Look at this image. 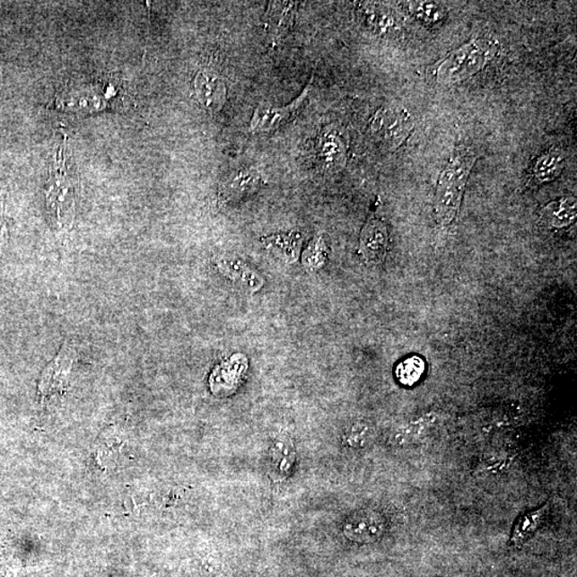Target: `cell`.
Returning a JSON list of instances; mask_svg holds the SVG:
<instances>
[{
    "mask_svg": "<svg viewBox=\"0 0 577 577\" xmlns=\"http://www.w3.org/2000/svg\"><path fill=\"white\" fill-rule=\"evenodd\" d=\"M47 209L54 226L68 232L75 217V177L68 164L66 139L56 153L46 188Z\"/></svg>",
    "mask_w": 577,
    "mask_h": 577,
    "instance_id": "1",
    "label": "cell"
},
{
    "mask_svg": "<svg viewBox=\"0 0 577 577\" xmlns=\"http://www.w3.org/2000/svg\"><path fill=\"white\" fill-rule=\"evenodd\" d=\"M498 46L495 39L474 38L465 43L435 66V80L442 86L455 85L468 80L483 69L494 58Z\"/></svg>",
    "mask_w": 577,
    "mask_h": 577,
    "instance_id": "2",
    "label": "cell"
},
{
    "mask_svg": "<svg viewBox=\"0 0 577 577\" xmlns=\"http://www.w3.org/2000/svg\"><path fill=\"white\" fill-rule=\"evenodd\" d=\"M473 153H460L441 171L435 193V214L442 226L456 220L468 179L476 162Z\"/></svg>",
    "mask_w": 577,
    "mask_h": 577,
    "instance_id": "3",
    "label": "cell"
},
{
    "mask_svg": "<svg viewBox=\"0 0 577 577\" xmlns=\"http://www.w3.org/2000/svg\"><path fill=\"white\" fill-rule=\"evenodd\" d=\"M76 357L77 353L74 345L70 344L69 341H65L57 356L48 363L42 372L40 380H39L38 390L42 401L65 394L70 383Z\"/></svg>",
    "mask_w": 577,
    "mask_h": 577,
    "instance_id": "4",
    "label": "cell"
},
{
    "mask_svg": "<svg viewBox=\"0 0 577 577\" xmlns=\"http://www.w3.org/2000/svg\"><path fill=\"white\" fill-rule=\"evenodd\" d=\"M412 128V118L406 109H380L370 121L373 136L390 149L400 147Z\"/></svg>",
    "mask_w": 577,
    "mask_h": 577,
    "instance_id": "5",
    "label": "cell"
},
{
    "mask_svg": "<svg viewBox=\"0 0 577 577\" xmlns=\"http://www.w3.org/2000/svg\"><path fill=\"white\" fill-rule=\"evenodd\" d=\"M115 89L101 85H88L86 87L71 88L61 92L56 106L64 110L93 111L108 108L109 100L115 97Z\"/></svg>",
    "mask_w": 577,
    "mask_h": 577,
    "instance_id": "6",
    "label": "cell"
},
{
    "mask_svg": "<svg viewBox=\"0 0 577 577\" xmlns=\"http://www.w3.org/2000/svg\"><path fill=\"white\" fill-rule=\"evenodd\" d=\"M310 85H308L298 99L293 103L284 106L271 104H260L255 110L250 121V130L254 133H268L276 131L284 123L293 119L296 114L302 109L310 92Z\"/></svg>",
    "mask_w": 577,
    "mask_h": 577,
    "instance_id": "7",
    "label": "cell"
},
{
    "mask_svg": "<svg viewBox=\"0 0 577 577\" xmlns=\"http://www.w3.org/2000/svg\"><path fill=\"white\" fill-rule=\"evenodd\" d=\"M349 150V136L343 127L328 126L324 128L317 144L319 165L325 170L344 168Z\"/></svg>",
    "mask_w": 577,
    "mask_h": 577,
    "instance_id": "8",
    "label": "cell"
},
{
    "mask_svg": "<svg viewBox=\"0 0 577 577\" xmlns=\"http://www.w3.org/2000/svg\"><path fill=\"white\" fill-rule=\"evenodd\" d=\"M389 235L385 223L378 217H370L363 228L358 255L369 266L380 265L388 255Z\"/></svg>",
    "mask_w": 577,
    "mask_h": 577,
    "instance_id": "9",
    "label": "cell"
},
{
    "mask_svg": "<svg viewBox=\"0 0 577 577\" xmlns=\"http://www.w3.org/2000/svg\"><path fill=\"white\" fill-rule=\"evenodd\" d=\"M385 520L373 510H361L346 519L344 534L356 543H372L384 535Z\"/></svg>",
    "mask_w": 577,
    "mask_h": 577,
    "instance_id": "10",
    "label": "cell"
},
{
    "mask_svg": "<svg viewBox=\"0 0 577 577\" xmlns=\"http://www.w3.org/2000/svg\"><path fill=\"white\" fill-rule=\"evenodd\" d=\"M248 369V357L244 354L232 355L213 370L210 378L211 390L216 395L232 394L242 382Z\"/></svg>",
    "mask_w": 577,
    "mask_h": 577,
    "instance_id": "11",
    "label": "cell"
},
{
    "mask_svg": "<svg viewBox=\"0 0 577 577\" xmlns=\"http://www.w3.org/2000/svg\"><path fill=\"white\" fill-rule=\"evenodd\" d=\"M265 180L260 173L251 168L235 170L227 176L220 188L221 198L225 203H238L259 189Z\"/></svg>",
    "mask_w": 577,
    "mask_h": 577,
    "instance_id": "12",
    "label": "cell"
},
{
    "mask_svg": "<svg viewBox=\"0 0 577 577\" xmlns=\"http://www.w3.org/2000/svg\"><path fill=\"white\" fill-rule=\"evenodd\" d=\"M194 89L201 105L210 111H217L223 108L227 99L225 83L215 72L200 71L194 80Z\"/></svg>",
    "mask_w": 577,
    "mask_h": 577,
    "instance_id": "13",
    "label": "cell"
},
{
    "mask_svg": "<svg viewBox=\"0 0 577 577\" xmlns=\"http://www.w3.org/2000/svg\"><path fill=\"white\" fill-rule=\"evenodd\" d=\"M564 168V155L562 151L553 148L537 159L530 171L532 183L541 185L557 179Z\"/></svg>",
    "mask_w": 577,
    "mask_h": 577,
    "instance_id": "14",
    "label": "cell"
},
{
    "mask_svg": "<svg viewBox=\"0 0 577 577\" xmlns=\"http://www.w3.org/2000/svg\"><path fill=\"white\" fill-rule=\"evenodd\" d=\"M268 460L273 473L279 477H287L293 470L296 460V448L294 442L288 438L274 440L268 450Z\"/></svg>",
    "mask_w": 577,
    "mask_h": 577,
    "instance_id": "15",
    "label": "cell"
},
{
    "mask_svg": "<svg viewBox=\"0 0 577 577\" xmlns=\"http://www.w3.org/2000/svg\"><path fill=\"white\" fill-rule=\"evenodd\" d=\"M577 215L575 197H564L548 204L541 211L542 220L551 228L562 229L573 225Z\"/></svg>",
    "mask_w": 577,
    "mask_h": 577,
    "instance_id": "16",
    "label": "cell"
},
{
    "mask_svg": "<svg viewBox=\"0 0 577 577\" xmlns=\"http://www.w3.org/2000/svg\"><path fill=\"white\" fill-rule=\"evenodd\" d=\"M550 507L551 503H546V505L541 508L524 513L522 517L515 522L511 539H510L515 547H522L525 543L534 536L538 529L540 528L543 520L546 519Z\"/></svg>",
    "mask_w": 577,
    "mask_h": 577,
    "instance_id": "17",
    "label": "cell"
},
{
    "mask_svg": "<svg viewBox=\"0 0 577 577\" xmlns=\"http://www.w3.org/2000/svg\"><path fill=\"white\" fill-rule=\"evenodd\" d=\"M267 248L280 259L293 263L298 259L302 242V235L298 232L270 235L262 239Z\"/></svg>",
    "mask_w": 577,
    "mask_h": 577,
    "instance_id": "18",
    "label": "cell"
},
{
    "mask_svg": "<svg viewBox=\"0 0 577 577\" xmlns=\"http://www.w3.org/2000/svg\"><path fill=\"white\" fill-rule=\"evenodd\" d=\"M296 3L276 2L270 4L268 10V32L273 41L278 40L293 23Z\"/></svg>",
    "mask_w": 577,
    "mask_h": 577,
    "instance_id": "19",
    "label": "cell"
},
{
    "mask_svg": "<svg viewBox=\"0 0 577 577\" xmlns=\"http://www.w3.org/2000/svg\"><path fill=\"white\" fill-rule=\"evenodd\" d=\"M218 267L226 276L243 284L253 293L259 290L263 284L262 278L253 270H249L248 266H244L242 261H221L218 262Z\"/></svg>",
    "mask_w": 577,
    "mask_h": 577,
    "instance_id": "20",
    "label": "cell"
},
{
    "mask_svg": "<svg viewBox=\"0 0 577 577\" xmlns=\"http://www.w3.org/2000/svg\"><path fill=\"white\" fill-rule=\"evenodd\" d=\"M425 372V363L422 357L413 355L406 358L396 368V378L402 385L413 386L419 382Z\"/></svg>",
    "mask_w": 577,
    "mask_h": 577,
    "instance_id": "21",
    "label": "cell"
},
{
    "mask_svg": "<svg viewBox=\"0 0 577 577\" xmlns=\"http://www.w3.org/2000/svg\"><path fill=\"white\" fill-rule=\"evenodd\" d=\"M407 8L417 20L427 25L439 23L445 19L446 10L436 3L412 2Z\"/></svg>",
    "mask_w": 577,
    "mask_h": 577,
    "instance_id": "22",
    "label": "cell"
},
{
    "mask_svg": "<svg viewBox=\"0 0 577 577\" xmlns=\"http://www.w3.org/2000/svg\"><path fill=\"white\" fill-rule=\"evenodd\" d=\"M328 259V246L322 235H318L311 240L302 255V266L307 270L316 271L321 268Z\"/></svg>",
    "mask_w": 577,
    "mask_h": 577,
    "instance_id": "23",
    "label": "cell"
},
{
    "mask_svg": "<svg viewBox=\"0 0 577 577\" xmlns=\"http://www.w3.org/2000/svg\"><path fill=\"white\" fill-rule=\"evenodd\" d=\"M365 13L370 26L380 32H389L396 26V19L390 11L380 5H366Z\"/></svg>",
    "mask_w": 577,
    "mask_h": 577,
    "instance_id": "24",
    "label": "cell"
},
{
    "mask_svg": "<svg viewBox=\"0 0 577 577\" xmlns=\"http://www.w3.org/2000/svg\"><path fill=\"white\" fill-rule=\"evenodd\" d=\"M372 439V429L365 423H355L345 430L344 444L354 450H362L369 444Z\"/></svg>",
    "mask_w": 577,
    "mask_h": 577,
    "instance_id": "25",
    "label": "cell"
},
{
    "mask_svg": "<svg viewBox=\"0 0 577 577\" xmlns=\"http://www.w3.org/2000/svg\"><path fill=\"white\" fill-rule=\"evenodd\" d=\"M8 234L7 228H5V223L3 217V208L0 205V255H2L4 245L7 243Z\"/></svg>",
    "mask_w": 577,
    "mask_h": 577,
    "instance_id": "26",
    "label": "cell"
}]
</instances>
